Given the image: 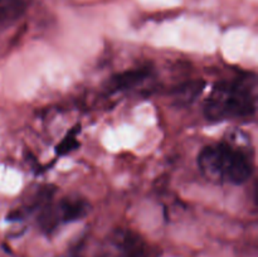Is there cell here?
Instances as JSON below:
<instances>
[{
  "mask_svg": "<svg viewBox=\"0 0 258 257\" xmlns=\"http://www.w3.org/2000/svg\"><path fill=\"white\" fill-rule=\"evenodd\" d=\"M257 108V82L254 76H241L217 82L204 105L207 120L221 122L226 120L251 117Z\"/></svg>",
  "mask_w": 258,
  "mask_h": 257,
  "instance_id": "6da1fadb",
  "label": "cell"
},
{
  "mask_svg": "<svg viewBox=\"0 0 258 257\" xmlns=\"http://www.w3.org/2000/svg\"><path fill=\"white\" fill-rule=\"evenodd\" d=\"M202 175L213 183L238 185L251 178L253 173L252 158L246 149L231 143H219L202 149L198 159Z\"/></svg>",
  "mask_w": 258,
  "mask_h": 257,
  "instance_id": "7a4b0ae2",
  "label": "cell"
},
{
  "mask_svg": "<svg viewBox=\"0 0 258 257\" xmlns=\"http://www.w3.org/2000/svg\"><path fill=\"white\" fill-rule=\"evenodd\" d=\"M108 247L112 249L106 257H151L149 244L143 237L130 229H117L108 239Z\"/></svg>",
  "mask_w": 258,
  "mask_h": 257,
  "instance_id": "3957f363",
  "label": "cell"
},
{
  "mask_svg": "<svg viewBox=\"0 0 258 257\" xmlns=\"http://www.w3.org/2000/svg\"><path fill=\"white\" fill-rule=\"evenodd\" d=\"M88 202L78 197H68L62 199L57 206L54 207L55 214L59 223H70V222L78 221L83 218L88 213Z\"/></svg>",
  "mask_w": 258,
  "mask_h": 257,
  "instance_id": "277c9868",
  "label": "cell"
},
{
  "mask_svg": "<svg viewBox=\"0 0 258 257\" xmlns=\"http://www.w3.org/2000/svg\"><path fill=\"white\" fill-rule=\"evenodd\" d=\"M149 77L148 68H138V70L125 71L111 77L107 83V91L111 93L118 92V91L128 90L134 86L139 85Z\"/></svg>",
  "mask_w": 258,
  "mask_h": 257,
  "instance_id": "5b68a950",
  "label": "cell"
},
{
  "mask_svg": "<svg viewBox=\"0 0 258 257\" xmlns=\"http://www.w3.org/2000/svg\"><path fill=\"white\" fill-rule=\"evenodd\" d=\"M204 87H206V82L202 80L191 81V82L179 86L175 92L176 102L179 105H189L203 92Z\"/></svg>",
  "mask_w": 258,
  "mask_h": 257,
  "instance_id": "8992f818",
  "label": "cell"
},
{
  "mask_svg": "<svg viewBox=\"0 0 258 257\" xmlns=\"http://www.w3.org/2000/svg\"><path fill=\"white\" fill-rule=\"evenodd\" d=\"M80 125H76L75 127H72L70 130V133L64 136L62 141L55 146V153L58 154L59 156L66 155V154L71 153L72 150L78 148V143H77V134L80 133L81 130Z\"/></svg>",
  "mask_w": 258,
  "mask_h": 257,
  "instance_id": "52a82bcc",
  "label": "cell"
},
{
  "mask_svg": "<svg viewBox=\"0 0 258 257\" xmlns=\"http://www.w3.org/2000/svg\"><path fill=\"white\" fill-rule=\"evenodd\" d=\"M22 10V3L19 0H0V24L10 18L18 17Z\"/></svg>",
  "mask_w": 258,
  "mask_h": 257,
  "instance_id": "ba28073f",
  "label": "cell"
}]
</instances>
